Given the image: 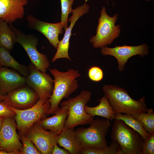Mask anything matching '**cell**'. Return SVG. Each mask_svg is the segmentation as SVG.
<instances>
[{
  "label": "cell",
  "mask_w": 154,
  "mask_h": 154,
  "mask_svg": "<svg viewBox=\"0 0 154 154\" xmlns=\"http://www.w3.org/2000/svg\"><path fill=\"white\" fill-rule=\"evenodd\" d=\"M54 77V85L52 94L48 100L50 107L46 114H54L60 108L59 105L64 98H68L78 88L76 78L81 76L78 70L70 69L65 72L56 68H49Z\"/></svg>",
  "instance_id": "cell-1"
},
{
  "label": "cell",
  "mask_w": 154,
  "mask_h": 154,
  "mask_svg": "<svg viewBox=\"0 0 154 154\" xmlns=\"http://www.w3.org/2000/svg\"><path fill=\"white\" fill-rule=\"evenodd\" d=\"M102 90L115 113L132 115L147 112V111L144 97L137 100H134L126 90L115 85H105Z\"/></svg>",
  "instance_id": "cell-2"
},
{
  "label": "cell",
  "mask_w": 154,
  "mask_h": 154,
  "mask_svg": "<svg viewBox=\"0 0 154 154\" xmlns=\"http://www.w3.org/2000/svg\"><path fill=\"white\" fill-rule=\"evenodd\" d=\"M87 128L80 127L74 131L77 139L83 148H102L108 146L106 137L111 126L106 119H94Z\"/></svg>",
  "instance_id": "cell-3"
},
{
  "label": "cell",
  "mask_w": 154,
  "mask_h": 154,
  "mask_svg": "<svg viewBox=\"0 0 154 154\" xmlns=\"http://www.w3.org/2000/svg\"><path fill=\"white\" fill-rule=\"evenodd\" d=\"M111 138L112 141L119 144L124 154H142L144 139L139 132L123 120H115Z\"/></svg>",
  "instance_id": "cell-4"
},
{
  "label": "cell",
  "mask_w": 154,
  "mask_h": 154,
  "mask_svg": "<svg viewBox=\"0 0 154 154\" xmlns=\"http://www.w3.org/2000/svg\"><path fill=\"white\" fill-rule=\"evenodd\" d=\"M92 95L91 91L84 90L76 97L70 98L60 103V106H66L68 110L63 130L88 124L94 119V117L87 113L85 110V107L91 100Z\"/></svg>",
  "instance_id": "cell-5"
},
{
  "label": "cell",
  "mask_w": 154,
  "mask_h": 154,
  "mask_svg": "<svg viewBox=\"0 0 154 154\" xmlns=\"http://www.w3.org/2000/svg\"><path fill=\"white\" fill-rule=\"evenodd\" d=\"M117 16L118 14H116L111 17L107 13L105 7H102L98 18L96 34L90 40L93 47L101 48L110 45L119 37L121 28L119 25L115 24Z\"/></svg>",
  "instance_id": "cell-6"
},
{
  "label": "cell",
  "mask_w": 154,
  "mask_h": 154,
  "mask_svg": "<svg viewBox=\"0 0 154 154\" xmlns=\"http://www.w3.org/2000/svg\"><path fill=\"white\" fill-rule=\"evenodd\" d=\"M50 106L48 100L39 98L36 104L29 108L18 110L11 108L15 113L14 117L19 131L25 134L34 124L45 118Z\"/></svg>",
  "instance_id": "cell-7"
},
{
  "label": "cell",
  "mask_w": 154,
  "mask_h": 154,
  "mask_svg": "<svg viewBox=\"0 0 154 154\" xmlns=\"http://www.w3.org/2000/svg\"><path fill=\"white\" fill-rule=\"evenodd\" d=\"M9 26L16 36L17 42L25 50L31 62L41 72H46L49 68L50 62L46 55L39 52L37 50V38L33 34H25L12 24Z\"/></svg>",
  "instance_id": "cell-8"
},
{
  "label": "cell",
  "mask_w": 154,
  "mask_h": 154,
  "mask_svg": "<svg viewBox=\"0 0 154 154\" xmlns=\"http://www.w3.org/2000/svg\"><path fill=\"white\" fill-rule=\"evenodd\" d=\"M39 98L37 92L27 84L2 96L3 103L11 108L18 110L31 107L36 104Z\"/></svg>",
  "instance_id": "cell-9"
},
{
  "label": "cell",
  "mask_w": 154,
  "mask_h": 154,
  "mask_svg": "<svg viewBox=\"0 0 154 154\" xmlns=\"http://www.w3.org/2000/svg\"><path fill=\"white\" fill-rule=\"evenodd\" d=\"M101 52L103 55L114 57L117 62L118 70L122 72L130 58L137 55L144 57L149 54V49L148 45L143 43L136 46L123 45L112 48L106 46L101 48Z\"/></svg>",
  "instance_id": "cell-10"
},
{
  "label": "cell",
  "mask_w": 154,
  "mask_h": 154,
  "mask_svg": "<svg viewBox=\"0 0 154 154\" xmlns=\"http://www.w3.org/2000/svg\"><path fill=\"white\" fill-rule=\"evenodd\" d=\"M28 67L30 73L26 77V84L37 92L39 98L48 100L54 88L52 78L49 74L41 72L31 62L30 63Z\"/></svg>",
  "instance_id": "cell-11"
},
{
  "label": "cell",
  "mask_w": 154,
  "mask_h": 154,
  "mask_svg": "<svg viewBox=\"0 0 154 154\" xmlns=\"http://www.w3.org/2000/svg\"><path fill=\"white\" fill-rule=\"evenodd\" d=\"M13 117H4L0 130V147L13 154H21L22 144L17 134Z\"/></svg>",
  "instance_id": "cell-12"
},
{
  "label": "cell",
  "mask_w": 154,
  "mask_h": 154,
  "mask_svg": "<svg viewBox=\"0 0 154 154\" xmlns=\"http://www.w3.org/2000/svg\"><path fill=\"white\" fill-rule=\"evenodd\" d=\"M25 134L42 154H51L54 145L57 143L58 135L46 130L36 123L30 127Z\"/></svg>",
  "instance_id": "cell-13"
},
{
  "label": "cell",
  "mask_w": 154,
  "mask_h": 154,
  "mask_svg": "<svg viewBox=\"0 0 154 154\" xmlns=\"http://www.w3.org/2000/svg\"><path fill=\"white\" fill-rule=\"evenodd\" d=\"M87 0H86L82 5L79 6L75 9H72V15L68 20V21L70 22V25L69 27L65 29L64 36L63 38L58 42L56 52L52 59V62H54L61 58H66L71 60L69 55L68 49L72 30L78 20L83 15L89 13L90 7L87 4Z\"/></svg>",
  "instance_id": "cell-14"
},
{
  "label": "cell",
  "mask_w": 154,
  "mask_h": 154,
  "mask_svg": "<svg viewBox=\"0 0 154 154\" xmlns=\"http://www.w3.org/2000/svg\"><path fill=\"white\" fill-rule=\"evenodd\" d=\"M27 19L29 29L36 30L42 33L50 44L57 49L59 41V35L63 32L64 25L62 22L54 23H47L40 20L31 15H28Z\"/></svg>",
  "instance_id": "cell-15"
},
{
  "label": "cell",
  "mask_w": 154,
  "mask_h": 154,
  "mask_svg": "<svg viewBox=\"0 0 154 154\" xmlns=\"http://www.w3.org/2000/svg\"><path fill=\"white\" fill-rule=\"evenodd\" d=\"M28 0H0V19L9 25L23 18Z\"/></svg>",
  "instance_id": "cell-16"
},
{
  "label": "cell",
  "mask_w": 154,
  "mask_h": 154,
  "mask_svg": "<svg viewBox=\"0 0 154 154\" xmlns=\"http://www.w3.org/2000/svg\"><path fill=\"white\" fill-rule=\"evenodd\" d=\"M26 78L17 71L6 67L0 68V95L5 96L26 84Z\"/></svg>",
  "instance_id": "cell-17"
},
{
  "label": "cell",
  "mask_w": 154,
  "mask_h": 154,
  "mask_svg": "<svg viewBox=\"0 0 154 154\" xmlns=\"http://www.w3.org/2000/svg\"><path fill=\"white\" fill-rule=\"evenodd\" d=\"M54 115L48 118H44L36 123L45 129L50 130L57 134L63 130L66 120L68 115L67 108L61 106Z\"/></svg>",
  "instance_id": "cell-18"
},
{
  "label": "cell",
  "mask_w": 154,
  "mask_h": 154,
  "mask_svg": "<svg viewBox=\"0 0 154 154\" xmlns=\"http://www.w3.org/2000/svg\"><path fill=\"white\" fill-rule=\"evenodd\" d=\"M56 143L64 147L70 154H80L83 148L76 138L73 128L63 130L58 135Z\"/></svg>",
  "instance_id": "cell-19"
},
{
  "label": "cell",
  "mask_w": 154,
  "mask_h": 154,
  "mask_svg": "<svg viewBox=\"0 0 154 154\" xmlns=\"http://www.w3.org/2000/svg\"><path fill=\"white\" fill-rule=\"evenodd\" d=\"M97 106L90 107L86 105L85 107L86 112L92 116H98L110 120L115 119V113L107 98L104 95L99 100Z\"/></svg>",
  "instance_id": "cell-20"
},
{
  "label": "cell",
  "mask_w": 154,
  "mask_h": 154,
  "mask_svg": "<svg viewBox=\"0 0 154 154\" xmlns=\"http://www.w3.org/2000/svg\"><path fill=\"white\" fill-rule=\"evenodd\" d=\"M10 51L0 47V64L1 66L10 67L17 71L26 77L30 73L29 67L18 62L10 53Z\"/></svg>",
  "instance_id": "cell-21"
},
{
  "label": "cell",
  "mask_w": 154,
  "mask_h": 154,
  "mask_svg": "<svg viewBox=\"0 0 154 154\" xmlns=\"http://www.w3.org/2000/svg\"><path fill=\"white\" fill-rule=\"evenodd\" d=\"M8 24L0 19V47L10 51L13 49L17 39L15 33Z\"/></svg>",
  "instance_id": "cell-22"
},
{
  "label": "cell",
  "mask_w": 154,
  "mask_h": 154,
  "mask_svg": "<svg viewBox=\"0 0 154 154\" xmlns=\"http://www.w3.org/2000/svg\"><path fill=\"white\" fill-rule=\"evenodd\" d=\"M115 119L123 120L126 124L137 131L141 135L144 140L147 138L148 133L144 129L141 122L135 119L132 115L120 113H115Z\"/></svg>",
  "instance_id": "cell-23"
},
{
  "label": "cell",
  "mask_w": 154,
  "mask_h": 154,
  "mask_svg": "<svg viewBox=\"0 0 154 154\" xmlns=\"http://www.w3.org/2000/svg\"><path fill=\"white\" fill-rule=\"evenodd\" d=\"M81 154H124L119 144L111 141L110 145L102 148H82Z\"/></svg>",
  "instance_id": "cell-24"
},
{
  "label": "cell",
  "mask_w": 154,
  "mask_h": 154,
  "mask_svg": "<svg viewBox=\"0 0 154 154\" xmlns=\"http://www.w3.org/2000/svg\"><path fill=\"white\" fill-rule=\"evenodd\" d=\"M132 116L141 122L144 129L148 133L154 132V112L153 109H148L147 112Z\"/></svg>",
  "instance_id": "cell-25"
},
{
  "label": "cell",
  "mask_w": 154,
  "mask_h": 154,
  "mask_svg": "<svg viewBox=\"0 0 154 154\" xmlns=\"http://www.w3.org/2000/svg\"><path fill=\"white\" fill-rule=\"evenodd\" d=\"M18 135L19 139L22 143V148L21 154H41L34 143L25 134L19 131Z\"/></svg>",
  "instance_id": "cell-26"
},
{
  "label": "cell",
  "mask_w": 154,
  "mask_h": 154,
  "mask_svg": "<svg viewBox=\"0 0 154 154\" xmlns=\"http://www.w3.org/2000/svg\"><path fill=\"white\" fill-rule=\"evenodd\" d=\"M74 0H60L61 14V21L64 25V29L67 28L68 17L71 13L72 6Z\"/></svg>",
  "instance_id": "cell-27"
},
{
  "label": "cell",
  "mask_w": 154,
  "mask_h": 154,
  "mask_svg": "<svg viewBox=\"0 0 154 154\" xmlns=\"http://www.w3.org/2000/svg\"><path fill=\"white\" fill-rule=\"evenodd\" d=\"M154 154V132L148 133L142 146V154Z\"/></svg>",
  "instance_id": "cell-28"
},
{
  "label": "cell",
  "mask_w": 154,
  "mask_h": 154,
  "mask_svg": "<svg viewBox=\"0 0 154 154\" xmlns=\"http://www.w3.org/2000/svg\"><path fill=\"white\" fill-rule=\"evenodd\" d=\"M88 75L89 78L95 82L100 81L104 76L102 70L97 66H93L90 68L88 70Z\"/></svg>",
  "instance_id": "cell-29"
},
{
  "label": "cell",
  "mask_w": 154,
  "mask_h": 154,
  "mask_svg": "<svg viewBox=\"0 0 154 154\" xmlns=\"http://www.w3.org/2000/svg\"><path fill=\"white\" fill-rule=\"evenodd\" d=\"M15 112L4 103L0 102V118L1 117H13Z\"/></svg>",
  "instance_id": "cell-30"
},
{
  "label": "cell",
  "mask_w": 154,
  "mask_h": 154,
  "mask_svg": "<svg viewBox=\"0 0 154 154\" xmlns=\"http://www.w3.org/2000/svg\"><path fill=\"white\" fill-rule=\"evenodd\" d=\"M52 154H70L68 151L65 149L59 147L57 143L54 145L52 152Z\"/></svg>",
  "instance_id": "cell-31"
},
{
  "label": "cell",
  "mask_w": 154,
  "mask_h": 154,
  "mask_svg": "<svg viewBox=\"0 0 154 154\" xmlns=\"http://www.w3.org/2000/svg\"><path fill=\"white\" fill-rule=\"evenodd\" d=\"M0 154H13L9 152L4 150H0Z\"/></svg>",
  "instance_id": "cell-32"
},
{
  "label": "cell",
  "mask_w": 154,
  "mask_h": 154,
  "mask_svg": "<svg viewBox=\"0 0 154 154\" xmlns=\"http://www.w3.org/2000/svg\"><path fill=\"white\" fill-rule=\"evenodd\" d=\"M4 118V117H1L0 118V130L3 124Z\"/></svg>",
  "instance_id": "cell-33"
},
{
  "label": "cell",
  "mask_w": 154,
  "mask_h": 154,
  "mask_svg": "<svg viewBox=\"0 0 154 154\" xmlns=\"http://www.w3.org/2000/svg\"><path fill=\"white\" fill-rule=\"evenodd\" d=\"M3 102L2 96L0 95V102Z\"/></svg>",
  "instance_id": "cell-34"
},
{
  "label": "cell",
  "mask_w": 154,
  "mask_h": 154,
  "mask_svg": "<svg viewBox=\"0 0 154 154\" xmlns=\"http://www.w3.org/2000/svg\"><path fill=\"white\" fill-rule=\"evenodd\" d=\"M145 1H149L150 0H152V1H154V0H145Z\"/></svg>",
  "instance_id": "cell-35"
},
{
  "label": "cell",
  "mask_w": 154,
  "mask_h": 154,
  "mask_svg": "<svg viewBox=\"0 0 154 154\" xmlns=\"http://www.w3.org/2000/svg\"><path fill=\"white\" fill-rule=\"evenodd\" d=\"M4 150L3 149L0 147V150Z\"/></svg>",
  "instance_id": "cell-36"
},
{
  "label": "cell",
  "mask_w": 154,
  "mask_h": 154,
  "mask_svg": "<svg viewBox=\"0 0 154 154\" xmlns=\"http://www.w3.org/2000/svg\"><path fill=\"white\" fill-rule=\"evenodd\" d=\"M2 67V66L0 64V68Z\"/></svg>",
  "instance_id": "cell-37"
}]
</instances>
